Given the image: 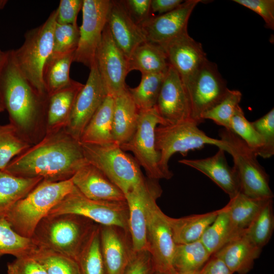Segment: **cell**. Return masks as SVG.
<instances>
[{
  "instance_id": "cell-46",
  "label": "cell",
  "mask_w": 274,
  "mask_h": 274,
  "mask_svg": "<svg viewBox=\"0 0 274 274\" xmlns=\"http://www.w3.org/2000/svg\"><path fill=\"white\" fill-rule=\"evenodd\" d=\"M244 7L254 11L264 20L266 26L274 30L273 0H233Z\"/></svg>"
},
{
  "instance_id": "cell-33",
  "label": "cell",
  "mask_w": 274,
  "mask_h": 274,
  "mask_svg": "<svg viewBox=\"0 0 274 274\" xmlns=\"http://www.w3.org/2000/svg\"><path fill=\"white\" fill-rule=\"evenodd\" d=\"M74 53L59 56L50 55L43 70L42 78L48 96L70 85L73 81L70 77L71 65Z\"/></svg>"
},
{
  "instance_id": "cell-31",
  "label": "cell",
  "mask_w": 274,
  "mask_h": 274,
  "mask_svg": "<svg viewBox=\"0 0 274 274\" xmlns=\"http://www.w3.org/2000/svg\"><path fill=\"white\" fill-rule=\"evenodd\" d=\"M268 199L252 198L241 192L230 198L226 207L235 236L247 229Z\"/></svg>"
},
{
  "instance_id": "cell-8",
  "label": "cell",
  "mask_w": 274,
  "mask_h": 274,
  "mask_svg": "<svg viewBox=\"0 0 274 274\" xmlns=\"http://www.w3.org/2000/svg\"><path fill=\"white\" fill-rule=\"evenodd\" d=\"M219 135L228 147L227 153L232 156L240 192L254 198H273L268 175L258 162L254 151L228 130H221Z\"/></svg>"
},
{
  "instance_id": "cell-53",
  "label": "cell",
  "mask_w": 274,
  "mask_h": 274,
  "mask_svg": "<svg viewBox=\"0 0 274 274\" xmlns=\"http://www.w3.org/2000/svg\"><path fill=\"white\" fill-rule=\"evenodd\" d=\"M7 3L6 1L0 0V9H2Z\"/></svg>"
},
{
  "instance_id": "cell-13",
  "label": "cell",
  "mask_w": 274,
  "mask_h": 274,
  "mask_svg": "<svg viewBox=\"0 0 274 274\" xmlns=\"http://www.w3.org/2000/svg\"><path fill=\"white\" fill-rule=\"evenodd\" d=\"M228 89L216 64L207 59L186 89L191 120L197 125L202 123V115L218 104Z\"/></svg>"
},
{
  "instance_id": "cell-9",
  "label": "cell",
  "mask_w": 274,
  "mask_h": 274,
  "mask_svg": "<svg viewBox=\"0 0 274 274\" xmlns=\"http://www.w3.org/2000/svg\"><path fill=\"white\" fill-rule=\"evenodd\" d=\"M63 214L81 216L99 225L117 227L129 233L128 209L126 201L91 199L74 186L73 190L53 207L48 215Z\"/></svg>"
},
{
  "instance_id": "cell-19",
  "label": "cell",
  "mask_w": 274,
  "mask_h": 274,
  "mask_svg": "<svg viewBox=\"0 0 274 274\" xmlns=\"http://www.w3.org/2000/svg\"><path fill=\"white\" fill-rule=\"evenodd\" d=\"M107 25L114 42L127 59L146 41L141 26L132 19L122 1H111Z\"/></svg>"
},
{
  "instance_id": "cell-4",
  "label": "cell",
  "mask_w": 274,
  "mask_h": 274,
  "mask_svg": "<svg viewBox=\"0 0 274 274\" xmlns=\"http://www.w3.org/2000/svg\"><path fill=\"white\" fill-rule=\"evenodd\" d=\"M74 188L72 178L59 182L43 180L13 206L5 218L19 234L31 238L39 222Z\"/></svg>"
},
{
  "instance_id": "cell-49",
  "label": "cell",
  "mask_w": 274,
  "mask_h": 274,
  "mask_svg": "<svg viewBox=\"0 0 274 274\" xmlns=\"http://www.w3.org/2000/svg\"><path fill=\"white\" fill-rule=\"evenodd\" d=\"M151 0H122L130 16L140 26L150 16Z\"/></svg>"
},
{
  "instance_id": "cell-36",
  "label": "cell",
  "mask_w": 274,
  "mask_h": 274,
  "mask_svg": "<svg viewBox=\"0 0 274 274\" xmlns=\"http://www.w3.org/2000/svg\"><path fill=\"white\" fill-rule=\"evenodd\" d=\"M166 73L142 75L138 86L128 87L139 111L148 110L155 107Z\"/></svg>"
},
{
  "instance_id": "cell-6",
  "label": "cell",
  "mask_w": 274,
  "mask_h": 274,
  "mask_svg": "<svg viewBox=\"0 0 274 274\" xmlns=\"http://www.w3.org/2000/svg\"><path fill=\"white\" fill-rule=\"evenodd\" d=\"M81 144L86 160L99 169L124 196L145 182L135 159L115 142Z\"/></svg>"
},
{
  "instance_id": "cell-5",
  "label": "cell",
  "mask_w": 274,
  "mask_h": 274,
  "mask_svg": "<svg viewBox=\"0 0 274 274\" xmlns=\"http://www.w3.org/2000/svg\"><path fill=\"white\" fill-rule=\"evenodd\" d=\"M57 9L43 24L28 30L22 45L12 50L15 62L23 76L36 90L48 96L42 78L44 66L52 52L53 38Z\"/></svg>"
},
{
  "instance_id": "cell-54",
  "label": "cell",
  "mask_w": 274,
  "mask_h": 274,
  "mask_svg": "<svg viewBox=\"0 0 274 274\" xmlns=\"http://www.w3.org/2000/svg\"><path fill=\"white\" fill-rule=\"evenodd\" d=\"M172 274H198L197 272H186V273H178L174 272Z\"/></svg>"
},
{
  "instance_id": "cell-23",
  "label": "cell",
  "mask_w": 274,
  "mask_h": 274,
  "mask_svg": "<svg viewBox=\"0 0 274 274\" xmlns=\"http://www.w3.org/2000/svg\"><path fill=\"white\" fill-rule=\"evenodd\" d=\"M225 152L224 150L219 149L211 157L198 159H183L179 162L206 175L230 198L240 192V186L236 173L233 167L228 165Z\"/></svg>"
},
{
  "instance_id": "cell-2",
  "label": "cell",
  "mask_w": 274,
  "mask_h": 274,
  "mask_svg": "<svg viewBox=\"0 0 274 274\" xmlns=\"http://www.w3.org/2000/svg\"><path fill=\"white\" fill-rule=\"evenodd\" d=\"M48 96L39 94L23 76L12 50L5 51L0 64V105L7 111L10 123L32 145L41 127H46Z\"/></svg>"
},
{
  "instance_id": "cell-1",
  "label": "cell",
  "mask_w": 274,
  "mask_h": 274,
  "mask_svg": "<svg viewBox=\"0 0 274 274\" xmlns=\"http://www.w3.org/2000/svg\"><path fill=\"white\" fill-rule=\"evenodd\" d=\"M86 160L81 143L62 128L15 157L3 170L22 178L59 182L71 179Z\"/></svg>"
},
{
  "instance_id": "cell-32",
  "label": "cell",
  "mask_w": 274,
  "mask_h": 274,
  "mask_svg": "<svg viewBox=\"0 0 274 274\" xmlns=\"http://www.w3.org/2000/svg\"><path fill=\"white\" fill-rule=\"evenodd\" d=\"M211 256L200 240L176 244L173 261V272H198Z\"/></svg>"
},
{
  "instance_id": "cell-18",
  "label": "cell",
  "mask_w": 274,
  "mask_h": 274,
  "mask_svg": "<svg viewBox=\"0 0 274 274\" xmlns=\"http://www.w3.org/2000/svg\"><path fill=\"white\" fill-rule=\"evenodd\" d=\"M165 125L191 120L188 95L176 71L169 65L155 106Z\"/></svg>"
},
{
  "instance_id": "cell-38",
  "label": "cell",
  "mask_w": 274,
  "mask_h": 274,
  "mask_svg": "<svg viewBox=\"0 0 274 274\" xmlns=\"http://www.w3.org/2000/svg\"><path fill=\"white\" fill-rule=\"evenodd\" d=\"M77 262L81 274H107L101 253L99 225L93 230Z\"/></svg>"
},
{
  "instance_id": "cell-10",
  "label": "cell",
  "mask_w": 274,
  "mask_h": 274,
  "mask_svg": "<svg viewBox=\"0 0 274 274\" xmlns=\"http://www.w3.org/2000/svg\"><path fill=\"white\" fill-rule=\"evenodd\" d=\"M162 192L160 185L150 193L146 203L147 250L155 270L172 274L176 244L167 219L156 203Z\"/></svg>"
},
{
  "instance_id": "cell-37",
  "label": "cell",
  "mask_w": 274,
  "mask_h": 274,
  "mask_svg": "<svg viewBox=\"0 0 274 274\" xmlns=\"http://www.w3.org/2000/svg\"><path fill=\"white\" fill-rule=\"evenodd\" d=\"M273 230V199H269L243 232L256 246L262 249L269 242Z\"/></svg>"
},
{
  "instance_id": "cell-40",
  "label": "cell",
  "mask_w": 274,
  "mask_h": 274,
  "mask_svg": "<svg viewBox=\"0 0 274 274\" xmlns=\"http://www.w3.org/2000/svg\"><path fill=\"white\" fill-rule=\"evenodd\" d=\"M30 256L43 265L47 274H81L76 260L53 250L39 247Z\"/></svg>"
},
{
  "instance_id": "cell-25",
  "label": "cell",
  "mask_w": 274,
  "mask_h": 274,
  "mask_svg": "<svg viewBox=\"0 0 274 274\" xmlns=\"http://www.w3.org/2000/svg\"><path fill=\"white\" fill-rule=\"evenodd\" d=\"M83 86L73 80L70 85L48 96L45 133L66 127L77 96Z\"/></svg>"
},
{
  "instance_id": "cell-42",
  "label": "cell",
  "mask_w": 274,
  "mask_h": 274,
  "mask_svg": "<svg viewBox=\"0 0 274 274\" xmlns=\"http://www.w3.org/2000/svg\"><path fill=\"white\" fill-rule=\"evenodd\" d=\"M79 27L77 23L61 24L56 23L53 38V56L74 53L79 41Z\"/></svg>"
},
{
  "instance_id": "cell-43",
  "label": "cell",
  "mask_w": 274,
  "mask_h": 274,
  "mask_svg": "<svg viewBox=\"0 0 274 274\" xmlns=\"http://www.w3.org/2000/svg\"><path fill=\"white\" fill-rule=\"evenodd\" d=\"M241 138L257 155L264 145L263 140L251 122L246 118L240 106H238L231 118L228 130Z\"/></svg>"
},
{
  "instance_id": "cell-30",
  "label": "cell",
  "mask_w": 274,
  "mask_h": 274,
  "mask_svg": "<svg viewBox=\"0 0 274 274\" xmlns=\"http://www.w3.org/2000/svg\"><path fill=\"white\" fill-rule=\"evenodd\" d=\"M43 180L40 177L22 178L0 170V218Z\"/></svg>"
},
{
  "instance_id": "cell-20",
  "label": "cell",
  "mask_w": 274,
  "mask_h": 274,
  "mask_svg": "<svg viewBox=\"0 0 274 274\" xmlns=\"http://www.w3.org/2000/svg\"><path fill=\"white\" fill-rule=\"evenodd\" d=\"M158 185V180L148 178L125 194L128 209L129 233L133 251L147 250L146 203L151 192Z\"/></svg>"
},
{
  "instance_id": "cell-50",
  "label": "cell",
  "mask_w": 274,
  "mask_h": 274,
  "mask_svg": "<svg viewBox=\"0 0 274 274\" xmlns=\"http://www.w3.org/2000/svg\"><path fill=\"white\" fill-rule=\"evenodd\" d=\"M198 274H233L224 262L220 258L212 255L197 272Z\"/></svg>"
},
{
  "instance_id": "cell-52",
  "label": "cell",
  "mask_w": 274,
  "mask_h": 274,
  "mask_svg": "<svg viewBox=\"0 0 274 274\" xmlns=\"http://www.w3.org/2000/svg\"><path fill=\"white\" fill-rule=\"evenodd\" d=\"M5 51H2L1 49H0V64L4 57V55H5Z\"/></svg>"
},
{
  "instance_id": "cell-56",
  "label": "cell",
  "mask_w": 274,
  "mask_h": 274,
  "mask_svg": "<svg viewBox=\"0 0 274 274\" xmlns=\"http://www.w3.org/2000/svg\"><path fill=\"white\" fill-rule=\"evenodd\" d=\"M4 111V108L2 107V106L0 105V113Z\"/></svg>"
},
{
  "instance_id": "cell-7",
  "label": "cell",
  "mask_w": 274,
  "mask_h": 274,
  "mask_svg": "<svg viewBox=\"0 0 274 274\" xmlns=\"http://www.w3.org/2000/svg\"><path fill=\"white\" fill-rule=\"evenodd\" d=\"M198 125L189 120L174 124L158 125L156 127V148L160 155L159 167L165 179H170L173 176L168 162L176 153L186 154L189 150L201 148L206 145H214L228 151L225 142L207 135Z\"/></svg>"
},
{
  "instance_id": "cell-3",
  "label": "cell",
  "mask_w": 274,
  "mask_h": 274,
  "mask_svg": "<svg viewBox=\"0 0 274 274\" xmlns=\"http://www.w3.org/2000/svg\"><path fill=\"white\" fill-rule=\"evenodd\" d=\"M97 225L89 219L75 214L47 215L39 222L31 238L40 247L77 261Z\"/></svg>"
},
{
  "instance_id": "cell-35",
  "label": "cell",
  "mask_w": 274,
  "mask_h": 274,
  "mask_svg": "<svg viewBox=\"0 0 274 274\" xmlns=\"http://www.w3.org/2000/svg\"><path fill=\"white\" fill-rule=\"evenodd\" d=\"M235 236L225 206L219 209L215 220L205 230L200 241L212 255Z\"/></svg>"
},
{
  "instance_id": "cell-26",
  "label": "cell",
  "mask_w": 274,
  "mask_h": 274,
  "mask_svg": "<svg viewBox=\"0 0 274 274\" xmlns=\"http://www.w3.org/2000/svg\"><path fill=\"white\" fill-rule=\"evenodd\" d=\"M114 108L112 124L114 141L121 146L133 135L138 122L140 111L128 90L114 98Z\"/></svg>"
},
{
  "instance_id": "cell-41",
  "label": "cell",
  "mask_w": 274,
  "mask_h": 274,
  "mask_svg": "<svg viewBox=\"0 0 274 274\" xmlns=\"http://www.w3.org/2000/svg\"><path fill=\"white\" fill-rule=\"evenodd\" d=\"M242 93L237 90L228 89L224 97L213 107L205 112L201 119H210L217 124L229 130L231 118L236 108L239 105Z\"/></svg>"
},
{
  "instance_id": "cell-48",
  "label": "cell",
  "mask_w": 274,
  "mask_h": 274,
  "mask_svg": "<svg viewBox=\"0 0 274 274\" xmlns=\"http://www.w3.org/2000/svg\"><path fill=\"white\" fill-rule=\"evenodd\" d=\"M83 0H61L57 9L56 23L61 24L77 23L78 13L82 10Z\"/></svg>"
},
{
  "instance_id": "cell-22",
  "label": "cell",
  "mask_w": 274,
  "mask_h": 274,
  "mask_svg": "<svg viewBox=\"0 0 274 274\" xmlns=\"http://www.w3.org/2000/svg\"><path fill=\"white\" fill-rule=\"evenodd\" d=\"M128 235L120 228L100 225L101 249L107 274H124L132 251Z\"/></svg>"
},
{
  "instance_id": "cell-39",
  "label": "cell",
  "mask_w": 274,
  "mask_h": 274,
  "mask_svg": "<svg viewBox=\"0 0 274 274\" xmlns=\"http://www.w3.org/2000/svg\"><path fill=\"white\" fill-rule=\"evenodd\" d=\"M31 145L12 124H0V170Z\"/></svg>"
},
{
  "instance_id": "cell-27",
  "label": "cell",
  "mask_w": 274,
  "mask_h": 274,
  "mask_svg": "<svg viewBox=\"0 0 274 274\" xmlns=\"http://www.w3.org/2000/svg\"><path fill=\"white\" fill-rule=\"evenodd\" d=\"M114 108V98L107 95L84 129L80 143L103 144L114 142L112 134Z\"/></svg>"
},
{
  "instance_id": "cell-34",
  "label": "cell",
  "mask_w": 274,
  "mask_h": 274,
  "mask_svg": "<svg viewBox=\"0 0 274 274\" xmlns=\"http://www.w3.org/2000/svg\"><path fill=\"white\" fill-rule=\"evenodd\" d=\"M39 248L32 238L19 234L5 218H0V257L6 254L16 258L29 256Z\"/></svg>"
},
{
  "instance_id": "cell-51",
  "label": "cell",
  "mask_w": 274,
  "mask_h": 274,
  "mask_svg": "<svg viewBox=\"0 0 274 274\" xmlns=\"http://www.w3.org/2000/svg\"><path fill=\"white\" fill-rule=\"evenodd\" d=\"M183 2L182 0H151V12L163 14L175 9Z\"/></svg>"
},
{
  "instance_id": "cell-28",
  "label": "cell",
  "mask_w": 274,
  "mask_h": 274,
  "mask_svg": "<svg viewBox=\"0 0 274 274\" xmlns=\"http://www.w3.org/2000/svg\"><path fill=\"white\" fill-rule=\"evenodd\" d=\"M128 71H140L142 75L166 73L169 66L163 48L146 41L139 45L127 59Z\"/></svg>"
},
{
  "instance_id": "cell-29",
  "label": "cell",
  "mask_w": 274,
  "mask_h": 274,
  "mask_svg": "<svg viewBox=\"0 0 274 274\" xmlns=\"http://www.w3.org/2000/svg\"><path fill=\"white\" fill-rule=\"evenodd\" d=\"M219 210L175 218L167 216L176 244L192 243L200 240L207 228L214 222Z\"/></svg>"
},
{
  "instance_id": "cell-47",
  "label": "cell",
  "mask_w": 274,
  "mask_h": 274,
  "mask_svg": "<svg viewBox=\"0 0 274 274\" xmlns=\"http://www.w3.org/2000/svg\"><path fill=\"white\" fill-rule=\"evenodd\" d=\"M8 274H47L43 265L32 256L16 258L7 266Z\"/></svg>"
},
{
  "instance_id": "cell-16",
  "label": "cell",
  "mask_w": 274,
  "mask_h": 274,
  "mask_svg": "<svg viewBox=\"0 0 274 274\" xmlns=\"http://www.w3.org/2000/svg\"><path fill=\"white\" fill-rule=\"evenodd\" d=\"M200 2V0L183 1L172 11L150 17L140 25L146 41L162 46L187 32L189 17Z\"/></svg>"
},
{
  "instance_id": "cell-11",
  "label": "cell",
  "mask_w": 274,
  "mask_h": 274,
  "mask_svg": "<svg viewBox=\"0 0 274 274\" xmlns=\"http://www.w3.org/2000/svg\"><path fill=\"white\" fill-rule=\"evenodd\" d=\"M165 125L155 108L140 111L136 130L131 138L120 146L125 152L133 153L135 159L145 170L148 178L165 179L159 167L160 155L156 148L155 129Z\"/></svg>"
},
{
  "instance_id": "cell-21",
  "label": "cell",
  "mask_w": 274,
  "mask_h": 274,
  "mask_svg": "<svg viewBox=\"0 0 274 274\" xmlns=\"http://www.w3.org/2000/svg\"><path fill=\"white\" fill-rule=\"evenodd\" d=\"M74 186L86 197L100 201H124V194L99 169L87 161L72 177Z\"/></svg>"
},
{
  "instance_id": "cell-45",
  "label": "cell",
  "mask_w": 274,
  "mask_h": 274,
  "mask_svg": "<svg viewBox=\"0 0 274 274\" xmlns=\"http://www.w3.org/2000/svg\"><path fill=\"white\" fill-rule=\"evenodd\" d=\"M155 270L148 250H132L124 274H154Z\"/></svg>"
},
{
  "instance_id": "cell-55",
  "label": "cell",
  "mask_w": 274,
  "mask_h": 274,
  "mask_svg": "<svg viewBox=\"0 0 274 274\" xmlns=\"http://www.w3.org/2000/svg\"><path fill=\"white\" fill-rule=\"evenodd\" d=\"M154 274H168L166 272L158 271V270H155Z\"/></svg>"
},
{
  "instance_id": "cell-15",
  "label": "cell",
  "mask_w": 274,
  "mask_h": 274,
  "mask_svg": "<svg viewBox=\"0 0 274 274\" xmlns=\"http://www.w3.org/2000/svg\"><path fill=\"white\" fill-rule=\"evenodd\" d=\"M95 62L87 80L78 93L65 130L80 141L85 127L107 96Z\"/></svg>"
},
{
  "instance_id": "cell-14",
  "label": "cell",
  "mask_w": 274,
  "mask_h": 274,
  "mask_svg": "<svg viewBox=\"0 0 274 274\" xmlns=\"http://www.w3.org/2000/svg\"><path fill=\"white\" fill-rule=\"evenodd\" d=\"M96 62L107 94L113 98L128 88L127 58L114 42L106 24L96 54Z\"/></svg>"
},
{
  "instance_id": "cell-17",
  "label": "cell",
  "mask_w": 274,
  "mask_h": 274,
  "mask_svg": "<svg viewBox=\"0 0 274 274\" xmlns=\"http://www.w3.org/2000/svg\"><path fill=\"white\" fill-rule=\"evenodd\" d=\"M161 47L169 65L178 73L186 89L208 59L201 44L191 38L187 31Z\"/></svg>"
},
{
  "instance_id": "cell-12",
  "label": "cell",
  "mask_w": 274,
  "mask_h": 274,
  "mask_svg": "<svg viewBox=\"0 0 274 274\" xmlns=\"http://www.w3.org/2000/svg\"><path fill=\"white\" fill-rule=\"evenodd\" d=\"M110 0H83L82 23L74 61L89 68L96 62L97 50L107 24Z\"/></svg>"
},
{
  "instance_id": "cell-44",
  "label": "cell",
  "mask_w": 274,
  "mask_h": 274,
  "mask_svg": "<svg viewBox=\"0 0 274 274\" xmlns=\"http://www.w3.org/2000/svg\"><path fill=\"white\" fill-rule=\"evenodd\" d=\"M264 142L257 156L268 158L274 154V109H271L259 119L251 122Z\"/></svg>"
},
{
  "instance_id": "cell-24",
  "label": "cell",
  "mask_w": 274,
  "mask_h": 274,
  "mask_svg": "<svg viewBox=\"0 0 274 274\" xmlns=\"http://www.w3.org/2000/svg\"><path fill=\"white\" fill-rule=\"evenodd\" d=\"M261 250L242 232L213 255L222 259L233 273L247 274L253 268Z\"/></svg>"
}]
</instances>
